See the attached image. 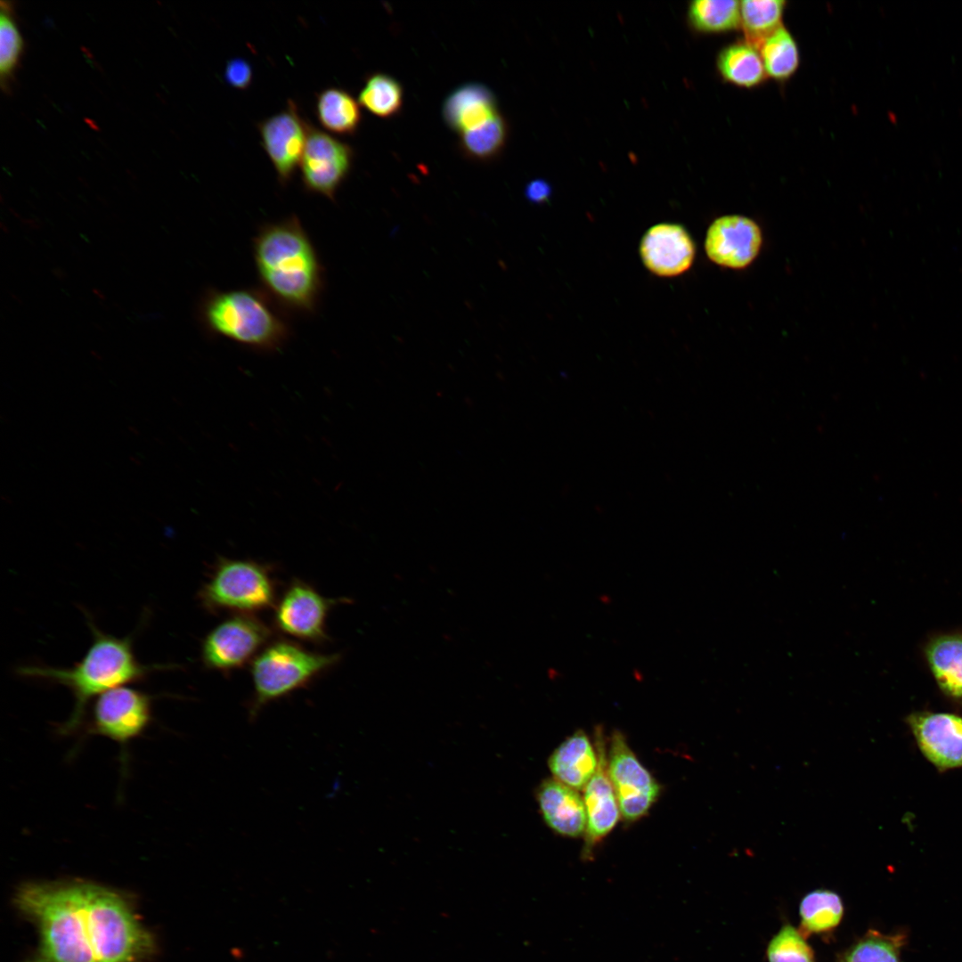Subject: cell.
I'll list each match as a JSON object with an SVG mask.
<instances>
[{"label":"cell","mask_w":962,"mask_h":962,"mask_svg":"<svg viewBox=\"0 0 962 962\" xmlns=\"http://www.w3.org/2000/svg\"><path fill=\"white\" fill-rule=\"evenodd\" d=\"M14 904L38 934L24 962H149L156 953L130 898L114 888L82 879L28 882Z\"/></svg>","instance_id":"6da1fadb"},{"label":"cell","mask_w":962,"mask_h":962,"mask_svg":"<svg viewBox=\"0 0 962 962\" xmlns=\"http://www.w3.org/2000/svg\"><path fill=\"white\" fill-rule=\"evenodd\" d=\"M261 289L285 313L313 314L324 287L317 250L299 218L263 224L252 240Z\"/></svg>","instance_id":"7a4b0ae2"},{"label":"cell","mask_w":962,"mask_h":962,"mask_svg":"<svg viewBox=\"0 0 962 962\" xmlns=\"http://www.w3.org/2000/svg\"><path fill=\"white\" fill-rule=\"evenodd\" d=\"M93 630L92 645L82 660L72 667L26 665L18 669L20 675L62 684L73 692L75 706L70 718L61 727L62 732L72 731L79 726L92 697L140 681L157 668L137 661L130 638L104 634L94 626Z\"/></svg>","instance_id":"3957f363"},{"label":"cell","mask_w":962,"mask_h":962,"mask_svg":"<svg viewBox=\"0 0 962 962\" xmlns=\"http://www.w3.org/2000/svg\"><path fill=\"white\" fill-rule=\"evenodd\" d=\"M286 313L262 289H210L202 296L199 320L209 335L219 336L262 352H274L291 330Z\"/></svg>","instance_id":"277c9868"},{"label":"cell","mask_w":962,"mask_h":962,"mask_svg":"<svg viewBox=\"0 0 962 962\" xmlns=\"http://www.w3.org/2000/svg\"><path fill=\"white\" fill-rule=\"evenodd\" d=\"M338 654L308 650L287 640L268 643L251 662L253 696L249 705L253 721L269 703L306 687L333 667Z\"/></svg>","instance_id":"5b68a950"},{"label":"cell","mask_w":962,"mask_h":962,"mask_svg":"<svg viewBox=\"0 0 962 962\" xmlns=\"http://www.w3.org/2000/svg\"><path fill=\"white\" fill-rule=\"evenodd\" d=\"M199 599L211 613L252 614L275 606V581L264 564L220 558L200 588Z\"/></svg>","instance_id":"8992f818"},{"label":"cell","mask_w":962,"mask_h":962,"mask_svg":"<svg viewBox=\"0 0 962 962\" xmlns=\"http://www.w3.org/2000/svg\"><path fill=\"white\" fill-rule=\"evenodd\" d=\"M271 630L252 614H236L215 626L201 643L206 668L229 672L253 661L268 644Z\"/></svg>","instance_id":"52a82bcc"},{"label":"cell","mask_w":962,"mask_h":962,"mask_svg":"<svg viewBox=\"0 0 962 962\" xmlns=\"http://www.w3.org/2000/svg\"><path fill=\"white\" fill-rule=\"evenodd\" d=\"M607 773L624 820L634 822L647 815L659 797L661 787L617 730L611 736Z\"/></svg>","instance_id":"ba28073f"},{"label":"cell","mask_w":962,"mask_h":962,"mask_svg":"<svg viewBox=\"0 0 962 962\" xmlns=\"http://www.w3.org/2000/svg\"><path fill=\"white\" fill-rule=\"evenodd\" d=\"M354 160L353 148L311 123L299 164L305 190L334 200Z\"/></svg>","instance_id":"9c48e42d"},{"label":"cell","mask_w":962,"mask_h":962,"mask_svg":"<svg viewBox=\"0 0 962 962\" xmlns=\"http://www.w3.org/2000/svg\"><path fill=\"white\" fill-rule=\"evenodd\" d=\"M151 719V697L137 689L120 686L102 693L96 699L90 730L125 747L145 730Z\"/></svg>","instance_id":"30bf717a"},{"label":"cell","mask_w":962,"mask_h":962,"mask_svg":"<svg viewBox=\"0 0 962 962\" xmlns=\"http://www.w3.org/2000/svg\"><path fill=\"white\" fill-rule=\"evenodd\" d=\"M334 604V599L323 597L312 585L294 580L277 601L274 626L296 639L322 643L328 639L326 621Z\"/></svg>","instance_id":"8fae6325"},{"label":"cell","mask_w":962,"mask_h":962,"mask_svg":"<svg viewBox=\"0 0 962 962\" xmlns=\"http://www.w3.org/2000/svg\"><path fill=\"white\" fill-rule=\"evenodd\" d=\"M309 124L301 117L297 104L289 100L284 110L257 125L263 148L282 186L289 183L299 167Z\"/></svg>","instance_id":"7c38bea8"},{"label":"cell","mask_w":962,"mask_h":962,"mask_svg":"<svg viewBox=\"0 0 962 962\" xmlns=\"http://www.w3.org/2000/svg\"><path fill=\"white\" fill-rule=\"evenodd\" d=\"M762 233L753 219L727 215L716 218L708 227L705 251L714 264L730 269H744L760 253Z\"/></svg>","instance_id":"4fadbf2b"},{"label":"cell","mask_w":962,"mask_h":962,"mask_svg":"<svg viewBox=\"0 0 962 962\" xmlns=\"http://www.w3.org/2000/svg\"><path fill=\"white\" fill-rule=\"evenodd\" d=\"M600 727L595 730V746L598 753L596 772L584 787L586 828L584 856H588L599 842L616 827L621 816L617 799L607 773L604 738Z\"/></svg>","instance_id":"5bb4252c"},{"label":"cell","mask_w":962,"mask_h":962,"mask_svg":"<svg viewBox=\"0 0 962 962\" xmlns=\"http://www.w3.org/2000/svg\"><path fill=\"white\" fill-rule=\"evenodd\" d=\"M695 253L690 235L677 224L662 223L650 227L640 246L644 265L660 277H674L688 271Z\"/></svg>","instance_id":"9a60e30c"},{"label":"cell","mask_w":962,"mask_h":962,"mask_svg":"<svg viewBox=\"0 0 962 962\" xmlns=\"http://www.w3.org/2000/svg\"><path fill=\"white\" fill-rule=\"evenodd\" d=\"M908 722L923 754L938 769L962 767V718L950 713H917Z\"/></svg>","instance_id":"2e32d148"},{"label":"cell","mask_w":962,"mask_h":962,"mask_svg":"<svg viewBox=\"0 0 962 962\" xmlns=\"http://www.w3.org/2000/svg\"><path fill=\"white\" fill-rule=\"evenodd\" d=\"M536 800L543 820L556 834L575 838L585 833V805L577 790L547 779L538 787Z\"/></svg>","instance_id":"e0dca14e"},{"label":"cell","mask_w":962,"mask_h":962,"mask_svg":"<svg viewBox=\"0 0 962 962\" xmlns=\"http://www.w3.org/2000/svg\"><path fill=\"white\" fill-rule=\"evenodd\" d=\"M548 765L553 779L575 790L584 789L598 767L596 746L578 730L551 753Z\"/></svg>","instance_id":"ac0fdd59"},{"label":"cell","mask_w":962,"mask_h":962,"mask_svg":"<svg viewBox=\"0 0 962 962\" xmlns=\"http://www.w3.org/2000/svg\"><path fill=\"white\" fill-rule=\"evenodd\" d=\"M498 113L492 92L477 83L456 88L443 105L444 121L460 135L482 126Z\"/></svg>","instance_id":"d6986e66"},{"label":"cell","mask_w":962,"mask_h":962,"mask_svg":"<svg viewBox=\"0 0 962 962\" xmlns=\"http://www.w3.org/2000/svg\"><path fill=\"white\" fill-rule=\"evenodd\" d=\"M931 671L941 689L962 698V634L940 636L926 648Z\"/></svg>","instance_id":"ffe728a7"},{"label":"cell","mask_w":962,"mask_h":962,"mask_svg":"<svg viewBox=\"0 0 962 962\" xmlns=\"http://www.w3.org/2000/svg\"><path fill=\"white\" fill-rule=\"evenodd\" d=\"M315 112L324 129L339 135H355L362 120L359 102L338 87H328L317 94Z\"/></svg>","instance_id":"44dd1931"},{"label":"cell","mask_w":962,"mask_h":962,"mask_svg":"<svg viewBox=\"0 0 962 962\" xmlns=\"http://www.w3.org/2000/svg\"><path fill=\"white\" fill-rule=\"evenodd\" d=\"M717 66L724 79L738 86H755L766 76L759 50L747 42L724 48L719 54Z\"/></svg>","instance_id":"7402d4cb"},{"label":"cell","mask_w":962,"mask_h":962,"mask_svg":"<svg viewBox=\"0 0 962 962\" xmlns=\"http://www.w3.org/2000/svg\"><path fill=\"white\" fill-rule=\"evenodd\" d=\"M785 4L782 0L740 2V25L746 42L759 50L763 41L782 26Z\"/></svg>","instance_id":"603a6c76"},{"label":"cell","mask_w":962,"mask_h":962,"mask_svg":"<svg viewBox=\"0 0 962 962\" xmlns=\"http://www.w3.org/2000/svg\"><path fill=\"white\" fill-rule=\"evenodd\" d=\"M799 912L803 931L818 933L838 925L843 917L844 906L837 893L828 890H815L803 897Z\"/></svg>","instance_id":"cb8c5ba5"},{"label":"cell","mask_w":962,"mask_h":962,"mask_svg":"<svg viewBox=\"0 0 962 962\" xmlns=\"http://www.w3.org/2000/svg\"><path fill=\"white\" fill-rule=\"evenodd\" d=\"M766 75L777 80L791 77L799 65L797 45L789 31L781 26L759 48Z\"/></svg>","instance_id":"d4e9b609"},{"label":"cell","mask_w":962,"mask_h":962,"mask_svg":"<svg viewBox=\"0 0 962 962\" xmlns=\"http://www.w3.org/2000/svg\"><path fill=\"white\" fill-rule=\"evenodd\" d=\"M359 104L371 114L387 118L397 114L403 105V88L399 82L384 73L367 77L359 92Z\"/></svg>","instance_id":"484cf974"},{"label":"cell","mask_w":962,"mask_h":962,"mask_svg":"<svg viewBox=\"0 0 962 962\" xmlns=\"http://www.w3.org/2000/svg\"><path fill=\"white\" fill-rule=\"evenodd\" d=\"M906 934H885L870 930L853 944L840 962H901V951Z\"/></svg>","instance_id":"4316f807"},{"label":"cell","mask_w":962,"mask_h":962,"mask_svg":"<svg viewBox=\"0 0 962 962\" xmlns=\"http://www.w3.org/2000/svg\"><path fill=\"white\" fill-rule=\"evenodd\" d=\"M689 20L703 32H723L740 25V2L732 0H697L690 4Z\"/></svg>","instance_id":"83f0119b"},{"label":"cell","mask_w":962,"mask_h":962,"mask_svg":"<svg viewBox=\"0 0 962 962\" xmlns=\"http://www.w3.org/2000/svg\"><path fill=\"white\" fill-rule=\"evenodd\" d=\"M507 135V123L498 113L482 126L461 134V147L469 157L485 160L499 154Z\"/></svg>","instance_id":"f1b7e54d"},{"label":"cell","mask_w":962,"mask_h":962,"mask_svg":"<svg viewBox=\"0 0 962 962\" xmlns=\"http://www.w3.org/2000/svg\"><path fill=\"white\" fill-rule=\"evenodd\" d=\"M769 962H814L803 935L790 925H784L767 948Z\"/></svg>","instance_id":"f546056e"},{"label":"cell","mask_w":962,"mask_h":962,"mask_svg":"<svg viewBox=\"0 0 962 962\" xmlns=\"http://www.w3.org/2000/svg\"><path fill=\"white\" fill-rule=\"evenodd\" d=\"M2 4L0 17V72L4 82L13 73L23 48L22 37L13 21L9 3Z\"/></svg>","instance_id":"4dcf8cb0"},{"label":"cell","mask_w":962,"mask_h":962,"mask_svg":"<svg viewBox=\"0 0 962 962\" xmlns=\"http://www.w3.org/2000/svg\"><path fill=\"white\" fill-rule=\"evenodd\" d=\"M253 77V70L249 62L240 57L229 60L224 69V78L226 83L239 90L247 89Z\"/></svg>","instance_id":"1f68e13d"},{"label":"cell","mask_w":962,"mask_h":962,"mask_svg":"<svg viewBox=\"0 0 962 962\" xmlns=\"http://www.w3.org/2000/svg\"><path fill=\"white\" fill-rule=\"evenodd\" d=\"M525 193L530 201L541 203L549 199L550 187L544 180L536 179L526 185Z\"/></svg>","instance_id":"d6a6232c"}]
</instances>
